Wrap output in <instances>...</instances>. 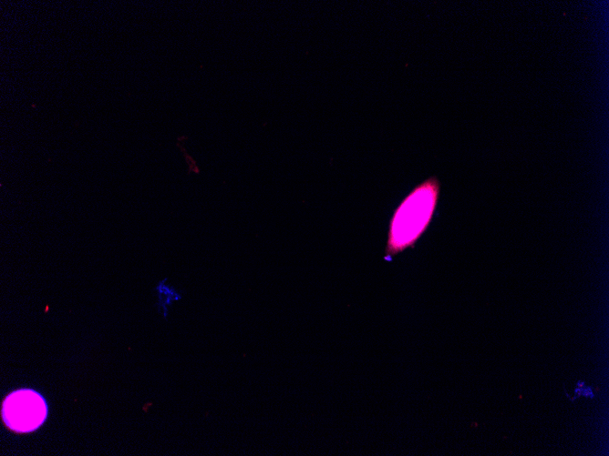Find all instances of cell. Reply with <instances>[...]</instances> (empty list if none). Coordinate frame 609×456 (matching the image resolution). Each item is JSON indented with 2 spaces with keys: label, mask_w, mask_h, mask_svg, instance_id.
<instances>
[{
  "label": "cell",
  "mask_w": 609,
  "mask_h": 456,
  "mask_svg": "<svg viewBox=\"0 0 609 456\" xmlns=\"http://www.w3.org/2000/svg\"><path fill=\"white\" fill-rule=\"evenodd\" d=\"M436 176L415 186L395 208L389 219L385 258H394L414 248L429 227L440 196Z\"/></svg>",
  "instance_id": "obj_1"
},
{
  "label": "cell",
  "mask_w": 609,
  "mask_h": 456,
  "mask_svg": "<svg viewBox=\"0 0 609 456\" xmlns=\"http://www.w3.org/2000/svg\"><path fill=\"white\" fill-rule=\"evenodd\" d=\"M47 406L45 399L30 389H21L11 392L2 405V418L5 424L17 432H30L36 430L46 420Z\"/></svg>",
  "instance_id": "obj_2"
},
{
  "label": "cell",
  "mask_w": 609,
  "mask_h": 456,
  "mask_svg": "<svg viewBox=\"0 0 609 456\" xmlns=\"http://www.w3.org/2000/svg\"><path fill=\"white\" fill-rule=\"evenodd\" d=\"M155 289L158 297V310L164 318H167L169 307L173 302L180 300L181 299V294L175 288L170 285L166 279L160 280L157 284Z\"/></svg>",
  "instance_id": "obj_3"
}]
</instances>
